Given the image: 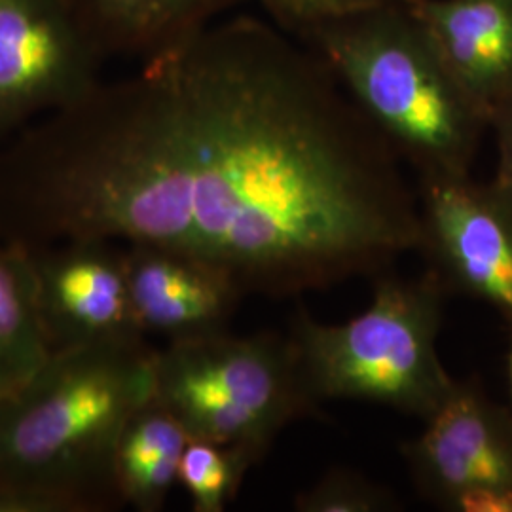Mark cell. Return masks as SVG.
<instances>
[{
  "mask_svg": "<svg viewBox=\"0 0 512 512\" xmlns=\"http://www.w3.org/2000/svg\"><path fill=\"white\" fill-rule=\"evenodd\" d=\"M403 160L321 55L213 21L0 148V236L196 256L243 296L378 277L420 247Z\"/></svg>",
  "mask_w": 512,
  "mask_h": 512,
  "instance_id": "6da1fadb",
  "label": "cell"
},
{
  "mask_svg": "<svg viewBox=\"0 0 512 512\" xmlns=\"http://www.w3.org/2000/svg\"><path fill=\"white\" fill-rule=\"evenodd\" d=\"M103 59L69 0H0V137L92 92Z\"/></svg>",
  "mask_w": 512,
  "mask_h": 512,
  "instance_id": "52a82bcc",
  "label": "cell"
},
{
  "mask_svg": "<svg viewBox=\"0 0 512 512\" xmlns=\"http://www.w3.org/2000/svg\"><path fill=\"white\" fill-rule=\"evenodd\" d=\"M152 366L145 338L54 351L0 399V484L50 495L71 512L120 505L114 454L154 395Z\"/></svg>",
  "mask_w": 512,
  "mask_h": 512,
  "instance_id": "7a4b0ae2",
  "label": "cell"
},
{
  "mask_svg": "<svg viewBox=\"0 0 512 512\" xmlns=\"http://www.w3.org/2000/svg\"><path fill=\"white\" fill-rule=\"evenodd\" d=\"M105 55L148 59L198 33L238 0H69Z\"/></svg>",
  "mask_w": 512,
  "mask_h": 512,
  "instance_id": "7c38bea8",
  "label": "cell"
},
{
  "mask_svg": "<svg viewBox=\"0 0 512 512\" xmlns=\"http://www.w3.org/2000/svg\"><path fill=\"white\" fill-rule=\"evenodd\" d=\"M393 2L401 0H262L281 27L304 38L327 23Z\"/></svg>",
  "mask_w": 512,
  "mask_h": 512,
  "instance_id": "e0dca14e",
  "label": "cell"
},
{
  "mask_svg": "<svg viewBox=\"0 0 512 512\" xmlns=\"http://www.w3.org/2000/svg\"><path fill=\"white\" fill-rule=\"evenodd\" d=\"M421 497L444 511L512 512V408L461 380L403 444Z\"/></svg>",
  "mask_w": 512,
  "mask_h": 512,
  "instance_id": "8992f818",
  "label": "cell"
},
{
  "mask_svg": "<svg viewBox=\"0 0 512 512\" xmlns=\"http://www.w3.org/2000/svg\"><path fill=\"white\" fill-rule=\"evenodd\" d=\"M490 126L495 129L497 139V173L494 179L512 184V99L490 118Z\"/></svg>",
  "mask_w": 512,
  "mask_h": 512,
  "instance_id": "d6986e66",
  "label": "cell"
},
{
  "mask_svg": "<svg viewBox=\"0 0 512 512\" xmlns=\"http://www.w3.org/2000/svg\"><path fill=\"white\" fill-rule=\"evenodd\" d=\"M154 397L190 440L245 452L260 463L279 433L317 412L291 336L222 330L154 349Z\"/></svg>",
  "mask_w": 512,
  "mask_h": 512,
  "instance_id": "5b68a950",
  "label": "cell"
},
{
  "mask_svg": "<svg viewBox=\"0 0 512 512\" xmlns=\"http://www.w3.org/2000/svg\"><path fill=\"white\" fill-rule=\"evenodd\" d=\"M418 253L448 294L512 313V184L467 177L420 181Z\"/></svg>",
  "mask_w": 512,
  "mask_h": 512,
  "instance_id": "ba28073f",
  "label": "cell"
},
{
  "mask_svg": "<svg viewBox=\"0 0 512 512\" xmlns=\"http://www.w3.org/2000/svg\"><path fill=\"white\" fill-rule=\"evenodd\" d=\"M52 353L27 251L0 236V399L25 384Z\"/></svg>",
  "mask_w": 512,
  "mask_h": 512,
  "instance_id": "5bb4252c",
  "label": "cell"
},
{
  "mask_svg": "<svg viewBox=\"0 0 512 512\" xmlns=\"http://www.w3.org/2000/svg\"><path fill=\"white\" fill-rule=\"evenodd\" d=\"M488 124L512 99V0H403Z\"/></svg>",
  "mask_w": 512,
  "mask_h": 512,
  "instance_id": "8fae6325",
  "label": "cell"
},
{
  "mask_svg": "<svg viewBox=\"0 0 512 512\" xmlns=\"http://www.w3.org/2000/svg\"><path fill=\"white\" fill-rule=\"evenodd\" d=\"M300 512H389L401 509L399 497L349 469H332L294 499Z\"/></svg>",
  "mask_w": 512,
  "mask_h": 512,
  "instance_id": "2e32d148",
  "label": "cell"
},
{
  "mask_svg": "<svg viewBox=\"0 0 512 512\" xmlns=\"http://www.w3.org/2000/svg\"><path fill=\"white\" fill-rule=\"evenodd\" d=\"M511 323V349H509V361H507V374H509V393H511V408H512V313L507 317Z\"/></svg>",
  "mask_w": 512,
  "mask_h": 512,
  "instance_id": "ffe728a7",
  "label": "cell"
},
{
  "mask_svg": "<svg viewBox=\"0 0 512 512\" xmlns=\"http://www.w3.org/2000/svg\"><path fill=\"white\" fill-rule=\"evenodd\" d=\"M129 298L143 332L173 340L228 330L245 298L219 268L156 245H126Z\"/></svg>",
  "mask_w": 512,
  "mask_h": 512,
  "instance_id": "30bf717a",
  "label": "cell"
},
{
  "mask_svg": "<svg viewBox=\"0 0 512 512\" xmlns=\"http://www.w3.org/2000/svg\"><path fill=\"white\" fill-rule=\"evenodd\" d=\"M308 40L420 181L471 175L490 124L403 0L327 23Z\"/></svg>",
  "mask_w": 512,
  "mask_h": 512,
  "instance_id": "3957f363",
  "label": "cell"
},
{
  "mask_svg": "<svg viewBox=\"0 0 512 512\" xmlns=\"http://www.w3.org/2000/svg\"><path fill=\"white\" fill-rule=\"evenodd\" d=\"M446 296L431 270L416 279L385 272L374 277L370 306L342 325L298 311L289 336L313 399L384 404L423 421L433 416L456 384L437 351Z\"/></svg>",
  "mask_w": 512,
  "mask_h": 512,
  "instance_id": "277c9868",
  "label": "cell"
},
{
  "mask_svg": "<svg viewBox=\"0 0 512 512\" xmlns=\"http://www.w3.org/2000/svg\"><path fill=\"white\" fill-rule=\"evenodd\" d=\"M0 512H71L65 503L50 495L0 484Z\"/></svg>",
  "mask_w": 512,
  "mask_h": 512,
  "instance_id": "ac0fdd59",
  "label": "cell"
},
{
  "mask_svg": "<svg viewBox=\"0 0 512 512\" xmlns=\"http://www.w3.org/2000/svg\"><path fill=\"white\" fill-rule=\"evenodd\" d=\"M25 251L38 315L54 351L145 338L118 243L71 239Z\"/></svg>",
  "mask_w": 512,
  "mask_h": 512,
  "instance_id": "9c48e42d",
  "label": "cell"
},
{
  "mask_svg": "<svg viewBox=\"0 0 512 512\" xmlns=\"http://www.w3.org/2000/svg\"><path fill=\"white\" fill-rule=\"evenodd\" d=\"M256 465L245 452L207 440H190L184 448L179 484L190 495L196 512H222Z\"/></svg>",
  "mask_w": 512,
  "mask_h": 512,
  "instance_id": "9a60e30c",
  "label": "cell"
},
{
  "mask_svg": "<svg viewBox=\"0 0 512 512\" xmlns=\"http://www.w3.org/2000/svg\"><path fill=\"white\" fill-rule=\"evenodd\" d=\"M190 437L154 395L129 418L114 454V484L120 503L141 512L160 511L179 482Z\"/></svg>",
  "mask_w": 512,
  "mask_h": 512,
  "instance_id": "4fadbf2b",
  "label": "cell"
}]
</instances>
